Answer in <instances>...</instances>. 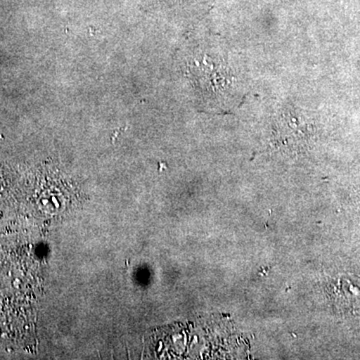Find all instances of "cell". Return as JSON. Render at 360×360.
I'll return each instance as SVG.
<instances>
[{
  "mask_svg": "<svg viewBox=\"0 0 360 360\" xmlns=\"http://www.w3.org/2000/svg\"><path fill=\"white\" fill-rule=\"evenodd\" d=\"M314 127L297 111H284L277 118L272 132V144L283 155L295 156L305 153L314 139Z\"/></svg>",
  "mask_w": 360,
  "mask_h": 360,
  "instance_id": "1",
  "label": "cell"
},
{
  "mask_svg": "<svg viewBox=\"0 0 360 360\" xmlns=\"http://www.w3.org/2000/svg\"><path fill=\"white\" fill-rule=\"evenodd\" d=\"M203 96L217 104H225L236 89L231 71L220 61L205 59L194 70Z\"/></svg>",
  "mask_w": 360,
  "mask_h": 360,
  "instance_id": "2",
  "label": "cell"
},
{
  "mask_svg": "<svg viewBox=\"0 0 360 360\" xmlns=\"http://www.w3.org/2000/svg\"><path fill=\"white\" fill-rule=\"evenodd\" d=\"M331 302L341 312H354L360 309V279L352 276H340L328 285Z\"/></svg>",
  "mask_w": 360,
  "mask_h": 360,
  "instance_id": "3",
  "label": "cell"
}]
</instances>
